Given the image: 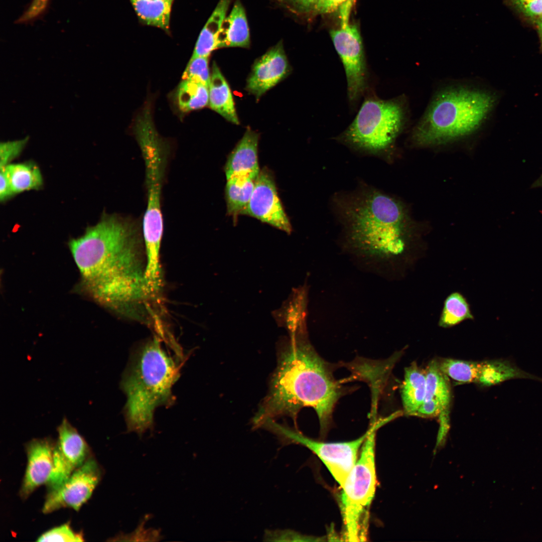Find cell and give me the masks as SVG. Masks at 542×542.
Listing matches in <instances>:
<instances>
[{"instance_id": "1", "label": "cell", "mask_w": 542, "mask_h": 542, "mask_svg": "<svg viewBox=\"0 0 542 542\" xmlns=\"http://www.w3.org/2000/svg\"><path fill=\"white\" fill-rule=\"evenodd\" d=\"M269 392L254 417L256 427L281 416L295 419L304 407L316 412L321 432L324 435L330 424L341 389L328 366L319 356L307 334L286 340Z\"/></svg>"}, {"instance_id": "2", "label": "cell", "mask_w": 542, "mask_h": 542, "mask_svg": "<svg viewBox=\"0 0 542 542\" xmlns=\"http://www.w3.org/2000/svg\"><path fill=\"white\" fill-rule=\"evenodd\" d=\"M335 202L345 244L354 253L381 266L403 253L410 222L404 208L396 200L365 187L338 196Z\"/></svg>"}, {"instance_id": "3", "label": "cell", "mask_w": 542, "mask_h": 542, "mask_svg": "<svg viewBox=\"0 0 542 542\" xmlns=\"http://www.w3.org/2000/svg\"><path fill=\"white\" fill-rule=\"evenodd\" d=\"M142 240L136 225L116 215L105 216L69 243L83 283L129 281L144 262Z\"/></svg>"}, {"instance_id": "4", "label": "cell", "mask_w": 542, "mask_h": 542, "mask_svg": "<svg viewBox=\"0 0 542 542\" xmlns=\"http://www.w3.org/2000/svg\"><path fill=\"white\" fill-rule=\"evenodd\" d=\"M495 103V97L477 86L462 83L444 85L433 94L411 133L418 147L439 146L477 132Z\"/></svg>"}, {"instance_id": "5", "label": "cell", "mask_w": 542, "mask_h": 542, "mask_svg": "<svg viewBox=\"0 0 542 542\" xmlns=\"http://www.w3.org/2000/svg\"><path fill=\"white\" fill-rule=\"evenodd\" d=\"M179 366L155 338L133 354L121 386L127 396V431L141 437L153 424L155 409L173 401L172 388Z\"/></svg>"}, {"instance_id": "6", "label": "cell", "mask_w": 542, "mask_h": 542, "mask_svg": "<svg viewBox=\"0 0 542 542\" xmlns=\"http://www.w3.org/2000/svg\"><path fill=\"white\" fill-rule=\"evenodd\" d=\"M407 116L403 97L389 100L368 97L338 139L360 152L387 157L404 128Z\"/></svg>"}, {"instance_id": "7", "label": "cell", "mask_w": 542, "mask_h": 542, "mask_svg": "<svg viewBox=\"0 0 542 542\" xmlns=\"http://www.w3.org/2000/svg\"><path fill=\"white\" fill-rule=\"evenodd\" d=\"M368 435L361 448L359 457L341 486L340 509L343 537L346 541H364L366 538L369 509L376 486L375 461L376 432Z\"/></svg>"}, {"instance_id": "8", "label": "cell", "mask_w": 542, "mask_h": 542, "mask_svg": "<svg viewBox=\"0 0 542 542\" xmlns=\"http://www.w3.org/2000/svg\"><path fill=\"white\" fill-rule=\"evenodd\" d=\"M382 418L374 422L368 430L355 440L344 442L325 443L309 438L298 431L269 420L265 427L282 437L307 447L324 464L341 487L358 459V451L368 435L375 428L386 424Z\"/></svg>"}, {"instance_id": "9", "label": "cell", "mask_w": 542, "mask_h": 542, "mask_svg": "<svg viewBox=\"0 0 542 542\" xmlns=\"http://www.w3.org/2000/svg\"><path fill=\"white\" fill-rule=\"evenodd\" d=\"M330 36L343 65L347 82L349 100L356 102L367 86V67L360 32L355 25L341 23L340 27L332 30Z\"/></svg>"}, {"instance_id": "10", "label": "cell", "mask_w": 542, "mask_h": 542, "mask_svg": "<svg viewBox=\"0 0 542 542\" xmlns=\"http://www.w3.org/2000/svg\"><path fill=\"white\" fill-rule=\"evenodd\" d=\"M102 475L103 471L96 460L89 457L63 484L48 491L42 509L43 513H51L64 507L79 510L91 497Z\"/></svg>"}, {"instance_id": "11", "label": "cell", "mask_w": 542, "mask_h": 542, "mask_svg": "<svg viewBox=\"0 0 542 542\" xmlns=\"http://www.w3.org/2000/svg\"><path fill=\"white\" fill-rule=\"evenodd\" d=\"M242 214L255 218L290 234V220L278 196L273 173L263 168L257 177L249 201Z\"/></svg>"}, {"instance_id": "12", "label": "cell", "mask_w": 542, "mask_h": 542, "mask_svg": "<svg viewBox=\"0 0 542 542\" xmlns=\"http://www.w3.org/2000/svg\"><path fill=\"white\" fill-rule=\"evenodd\" d=\"M291 67L282 42L269 49L253 63L245 89L256 100L285 79Z\"/></svg>"}, {"instance_id": "13", "label": "cell", "mask_w": 542, "mask_h": 542, "mask_svg": "<svg viewBox=\"0 0 542 542\" xmlns=\"http://www.w3.org/2000/svg\"><path fill=\"white\" fill-rule=\"evenodd\" d=\"M55 444L50 438L33 439L26 445L27 465L20 490L24 499L38 487L46 484L54 465Z\"/></svg>"}, {"instance_id": "14", "label": "cell", "mask_w": 542, "mask_h": 542, "mask_svg": "<svg viewBox=\"0 0 542 542\" xmlns=\"http://www.w3.org/2000/svg\"><path fill=\"white\" fill-rule=\"evenodd\" d=\"M426 371L425 396L415 416L424 418L446 417L451 401L449 378L441 370L436 359L429 363Z\"/></svg>"}, {"instance_id": "15", "label": "cell", "mask_w": 542, "mask_h": 542, "mask_svg": "<svg viewBox=\"0 0 542 542\" xmlns=\"http://www.w3.org/2000/svg\"><path fill=\"white\" fill-rule=\"evenodd\" d=\"M146 182L148 200L143 220V232L147 234L163 233L164 224L161 210V191L166 166L158 162L147 164Z\"/></svg>"}, {"instance_id": "16", "label": "cell", "mask_w": 542, "mask_h": 542, "mask_svg": "<svg viewBox=\"0 0 542 542\" xmlns=\"http://www.w3.org/2000/svg\"><path fill=\"white\" fill-rule=\"evenodd\" d=\"M257 133L248 128L229 155L224 167L226 179L238 175L256 179L260 170L258 161Z\"/></svg>"}, {"instance_id": "17", "label": "cell", "mask_w": 542, "mask_h": 542, "mask_svg": "<svg viewBox=\"0 0 542 542\" xmlns=\"http://www.w3.org/2000/svg\"><path fill=\"white\" fill-rule=\"evenodd\" d=\"M57 431L58 438L55 444L54 454L74 471L90 457L88 445L65 417L57 427Z\"/></svg>"}, {"instance_id": "18", "label": "cell", "mask_w": 542, "mask_h": 542, "mask_svg": "<svg viewBox=\"0 0 542 542\" xmlns=\"http://www.w3.org/2000/svg\"><path fill=\"white\" fill-rule=\"evenodd\" d=\"M308 290L305 286L293 290L289 298L273 315L278 325L285 328L290 337L307 334Z\"/></svg>"}, {"instance_id": "19", "label": "cell", "mask_w": 542, "mask_h": 542, "mask_svg": "<svg viewBox=\"0 0 542 542\" xmlns=\"http://www.w3.org/2000/svg\"><path fill=\"white\" fill-rule=\"evenodd\" d=\"M250 35L244 7L236 1L228 16L222 24L218 36V48H248Z\"/></svg>"}, {"instance_id": "20", "label": "cell", "mask_w": 542, "mask_h": 542, "mask_svg": "<svg viewBox=\"0 0 542 542\" xmlns=\"http://www.w3.org/2000/svg\"><path fill=\"white\" fill-rule=\"evenodd\" d=\"M208 105L228 121L239 123L230 87L215 62L211 72Z\"/></svg>"}, {"instance_id": "21", "label": "cell", "mask_w": 542, "mask_h": 542, "mask_svg": "<svg viewBox=\"0 0 542 542\" xmlns=\"http://www.w3.org/2000/svg\"><path fill=\"white\" fill-rule=\"evenodd\" d=\"M401 387L403 414L415 416L423 403L426 389V371L413 362L405 369Z\"/></svg>"}, {"instance_id": "22", "label": "cell", "mask_w": 542, "mask_h": 542, "mask_svg": "<svg viewBox=\"0 0 542 542\" xmlns=\"http://www.w3.org/2000/svg\"><path fill=\"white\" fill-rule=\"evenodd\" d=\"M230 0H220L202 30L191 57H207L218 49V36L226 16Z\"/></svg>"}, {"instance_id": "23", "label": "cell", "mask_w": 542, "mask_h": 542, "mask_svg": "<svg viewBox=\"0 0 542 542\" xmlns=\"http://www.w3.org/2000/svg\"><path fill=\"white\" fill-rule=\"evenodd\" d=\"M513 378L540 379L537 376L521 370L510 361L494 360L480 362L476 383L489 386Z\"/></svg>"}, {"instance_id": "24", "label": "cell", "mask_w": 542, "mask_h": 542, "mask_svg": "<svg viewBox=\"0 0 542 542\" xmlns=\"http://www.w3.org/2000/svg\"><path fill=\"white\" fill-rule=\"evenodd\" d=\"M256 179L248 175H238L226 179L225 197L227 213L236 218L242 214L254 189Z\"/></svg>"}, {"instance_id": "25", "label": "cell", "mask_w": 542, "mask_h": 542, "mask_svg": "<svg viewBox=\"0 0 542 542\" xmlns=\"http://www.w3.org/2000/svg\"><path fill=\"white\" fill-rule=\"evenodd\" d=\"M174 0H130L139 19L145 24L168 31Z\"/></svg>"}, {"instance_id": "26", "label": "cell", "mask_w": 542, "mask_h": 542, "mask_svg": "<svg viewBox=\"0 0 542 542\" xmlns=\"http://www.w3.org/2000/svg\"><path fill=\"white\" fill-rule=\"evenodd\" d=\"M4 169L15 194L40 189L43 178L39 167L32 162L9 164Z\"/></svg>"}, {"instance_id": "27", "label": "cell", "mask_w": 542, "mask_h": 542, "mask_svg": "<svg viewBox=\"0 0 542 542\" xmlns=\"http://www.w3.org/2000/svg\"><path fill=\"white\" fill-rule=\"evenodd\" d=\"M175 99L182 112L201 109L209 104V87L199 82L182 79L177 88Z\"/></svg>"}, {"instance_id": "28", "label": "cell", "mask_w": 542, "mask_h": 542, "mask_svg": "<svg viewBox=\"0 0 542 542\" xmlns=\"http://www.w3.org/2000/svg\"><path fill=\"white\" fill-rule=\"evenodd\" d=\"M473 319L466 299L460 293L455 292L449 294L445 300L438 325L449 328L466 320Z\"/></svg>"}, {"instance_id": "29", "label": "cell", "mask_w": 542, "mask_h": 542, "mask_svg": "<svg viewBox=\"0 0 542 542\" xmlns=\"http://www.w3.org/2000/svg\"><path fill=\"white\" fill-rule=\"evenodd\" d=\"M441 370L449 378L458 384L476 383L479 362L452 358L437 360Z\"/></svg>"}, {"instance_id": "30", "label": "cell", "mask_w": 542, "mask_h": 542, "mask_svg": "<svg viewBox=\"0 0 542 542\" xmlns=\"http://www.w3.org/2000/svg\"><path fill=\"white\" fill-rule=\"evenodd\" d=\"M209 57H191L182 75V79L201 82L208 86L211 73L209 67Z\"/></svg>"}, {"instance_id": "31", "label": "cell", "mask_w": 542, "mask_h": 542, "mask_svg": "<svg viewBox=\"0 0 542 542\" xmlns=\"http://www.w3.org/2000/svg\"><path fill=\"white\" fill-rule=\"evenodd\" d=\"M52 0H31L22 14L15 21L17 25H28L41 19L47 13Z\"/></svg>"}, {"instance_id": "32", "label": "cell", "mask_w": 542, "mask_h": 542, "mask_svg": "<svg viewBox=\"0 0 542 542\" xmlns=\"http://www.w3.org/2000/svg\"><path fill=\"white\" fill-rule=\"evenodd\" d=\"M37 541H82V534L75 532L68 523L54 527L45 532L37 539Z\"/></svg>"}, {"instance_id": "33", "label": "cell", "mask_w": 542, "mask_h": 542, "mask_svg": "<svg viewBox=\"0 0 542 542\" xmlns=\"http://www.w3.org/2000/svg\"><path fill=\"white\" fill-rule=\"evenodd\" d=\"M28 141L29 138L27 137L19 140L2 142L0 144V169L6 167L19 156Z\"/></svg>"}, {"instance_id": "34", "label": "cell", "mask_w": 542, "mask_h": 542, "mask_svg": "<svg viewBox=\"0 0 542 542\" xmlns=\"http://www.w3.org/2000/svg\"><path fill=\"white\" fill-rule=\"evenodd\" d=\"M146 521H143L136 529L130 533L119 534L117 538L118 540L124 541H159L161 536L157 529L145 528Z\"/></svg>"}, {"instance_id": "35", "label": "cell", "mask_w": 542, "mask_h": 542, "mask_svg": "<svg viewBox=\"0 0 542 542\" xmlns=\"http://www.w3.org/2000/svg\"><path fill=\"white\" fill-rule=\"evenodd\" d=\"M293 13L301 15L316 13L320 0H278Z\"/></svg>"}, {"instance_id": "36", "label": "cell", "mask_w": 542, "mask_h": 542, "mask_svg": "<svg viewBox=\"0 0 542 542\" xmlns=\"http://www.w3.org/2000/svg\"><path fill=\"white\" fill-rule=\"evenodd\" d=\"M510 2L526 17L535 19L542 16V0H510Z\"/></svg>"}, {"instance_id": "37", "label": "cell", "mask_w": 542, "mask_h": 542, "mask_svg": "<svg viewBox=\"0 0 542 542\" xmlns=\"http://www.w3.org/2000/svg\"><path fill=\"white\" fill-rule=\"evenodd\" d=\"M355 0H320L316 14H326L333 12L344 3Z\"/></svg>"}, {"instance_id": "38", "label": "cell", "mask_w": 542, "mask_h": 542, "mask_svg": "<svg viewBox=\"0 0 542 542\" xmlns=\"http://www.w3.org/2000/svg\"><path fill=\"white\" fill-rule=\"evenodd\" d=\"M0 200L4 202L15 194L4 169H0Z\"/></svg>"}, {"instance_id": "39", "label": "cell", "mask_w": 542, "mask_h": 542, "mask_svg": "<svg viewBox=\"0 0 542 542\" xmlns=\"http://www.w3.org/2000/svg\"><path fill=\"white\" fill-rule=\"evenodd\" d=\"M535 24L540 40V49L542 50V16L535 19Z\"/></svg>"}, {"instance_id": "40", "label": "cell", "mask_w": 542, "mask_h": 542, "mask_svg": "<svg viewBox=\"0 0 542 542\" xmlns=\"http://www.w3.org/2000/svg\"><path fill=\"white\" fill-rule=\"evenodd\" d=\"M542 187V174L532 184V188H537Z\"/></svg>"}]
</instances>
